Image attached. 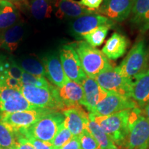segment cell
<instances>
[{
  "instance_id": "30",
  "label": "cell",
  "mask_w": 149,
  "mask_h": 149,
  "mask_svg": "<svg viewBox=\"0 0 149 149\" xmlns=\"http://www.w3.org/2000/svg\"><path fill=\"white\" fill-rule=\"evenodd\" d=\"M73 135L65 126L64 123L59 130L58 133L55 136V138L51 141L54 149H61L65 144L72 138Z\"/></svg>"
},
{
  "instance_id": "11",
  "label": "cell",
  "mask_w": 149,
  "mask_h": 149,
  "mask_svg": "<svg viewBox=\"0 0 149 149\" xmlns=\"http://www.w3.org/2000/svg\"><path fill=\"white\" fill-rule=\"evenodd\" d=\"M115 23L98 13L85 15L74 19L70 26L71 35L77 40L83 39L84 35L102 26H115Z\"/></svg>"
},
{
  "instance_id": "40",
  "label": "cell",
  "mask_w": 149,
  "mask_h": 149,
  "mask_svg": "<svg viewBox=\"0 0 149 149\" xmlns=\"http://www.w3.org/2000/svg\"><path fill=\"white\" fill-rule=\"evenodd\" d=\"M4 1H8V0H4Z\"/></svg>"
},
{
  "instance_id": "21",
  "label": "cell",
  "mask_w": 149,
  "mask_h": 149,
  "mask_svg": "<svg viewBox=\"0 0 149 149\" xmlns=\"http://www.w3.org/2000/svg\"><path fill=\"white\" fill-rule=\"evenodd\" d=\"M24 35V26L21 23L8 28L0 35V48L13 53L17 48Z\"/></svg>"
},
{
  "instance_id": "4",
  "label": "cell",
  "mask_w": 149,
  "mask_h": 149,
  "mask_svg": "<svg viewBox=\"0 0 149 149\" xmlns=\"http://www.w3.org/2000/svg\"><path fill=\"white\" fill-rule=\"evenodd\" d=\"M64 120L65 117L62 113L53 111L28 128L17 131L15 135L32 136L40 140L51 142L58 133Z\"/></svg>"
},
{
  "instance_id": "1",
  "label": "cell",
  "mask_w": 149,
  "mask_h": 149,
  "mask_svg": "<svg viewBox=\"0 0 149 149\" xmlns=\"http://www.w3.org/2000/svg\"><path fill=\"white\" fill-rule=\"evenodd\" d=\"M76 52L87 77L95 79L99 74L113 67L109 59L100 50L93 47L86 41L71 44Z\"/></svg>"
},
{
  "instance_id": "28",
  "label": "cell",
  "mask_w": 149,
  "mask_h": 149,
  "mask_svg": "<svg viewBox=\"0 0 149 149\" xmlns=\"http://www.w3.org/2000/svg\"><path fill=\"white\" fill-rule=\"evenodd\" d=\"M149 12V0H133L131 21L134 26L141 17Z\"/></svg>"
},
{
  "instance_id": "27",
  "label": "cell",
  "mask_w": 149,
  "mask_h": 149,
  "mask_svg": "<svg viewBox=\"0 0 149 149\" xmlns=\"http://www.w3.org/2000/svg\"><path fill=\"white\" fill-rule=\"evenodd\" d=\"M16 135L8 126L0 121V148L4 149L16 146Z\"/></svg>"
},
{
  "instance_id": "16",
  "label": "cell",
  "mask_w": 149,
  "mask_h": 149,
  "mask_svg": "<svg viewBox=\"0 0 149 149\" xmlns=\"http://www.w3.org/2000/svg\"><path fill=\"white\" fill-rule=\"evenodd\" d=\"M84 100L82 106L92 113L100 102L108 95V92L104 91L93 78L86 77L82 82Z\"/></svg>"
},
{
  "instance_id": "29",
  "label": "cell",
  "mask_w": 149,
  "mask_h": 149,
  "mask_svg": "<svg viewBox=\"0 0 149 149\" xmlns=\"http://www.w3.org/2000/svg\"><path fill=\"white\" fill-rule=\"evenodd\" d=\"M22 83L23 85L33 86L42 87V88H49L53 85L48 82L44 77L33 75V74L28 73L24 70L22 72Z\"/></svg>"
},
{
  "instance_id": "26",
  "label": "cell",
  "mask_w": 149,
  "mask_h": 149,
  "mask_svg": "<svg viewBox=\"0 0 149 149\" xmlns=\"http://www.w3.org/2000/svg\"><path fill=\"white\" fill-rule=\"evenodd\" d=\"M24 71L36 76L46 77V72L44 65L37 59L27 58L22 59L18 64Z\"/></svg>"
},
{
  "instance_id": "39",
  "label": "cell",
  "mask_w": 149,
  "mask_h": 149,
  "mask_svg": "<svg viewBox=\"0 0 149 149\" xmlns=\"http://www.w3.org/2000/svg\"><path fill=\"white\" fill-rule=\"evenodd\" d=\"M114 149H124V148H122V147H120V148H117V147H116V148H114Z\"/></svg>"
},
{
  "instance_id": "32",
  "label": "cell",
  "mask_w": 149,
  "mask_h": 149,
  "mask_svg": "<svg viewBox=\"0 0 149 149\" xmlns=\"http://www.w3.org/2000/svg\"><path fill=\"white\" fill-rule=\"evenodd\" d=\"M24 137H26L33 144L35 149H54L53 146L51 144V142L40 140V139L35 138V137H32V136L27 135L24 136Z\"/></svg>"
},
{
  "instance_id": "22",
  "label": "cell",
  "mask_w": 149,
  "mask_h": 149,
  "mask_svg": "<svg viewBox=\"0 0 149 149\" xmlns=\"http://www.w3.org/2000/svg\"><path fill=\"white\" fill-rule=\"evenodd\" d=\"M18 17V11L13 3L0 0V30L5 31L14 26Z\"/></svg>"
},
{
  "instance_id": "9",
  "label": "cell",
  "mask_w": 149,
  "mask_h": 149,
  "mask_svg": "<svg viewBox=\"0 0 149 149\" xmlns=\"http://www.w3.org/2000/svg\"><path fill=\"white\" fill-rule=\"evenodd\" d=\"M59 59L67 77L74 82L82 84L87 76L84 72L79 56L71 44H66L60 48Z\"/></svg>"
},
{
  "instance_id": "10",
  "label": "cell",
  "mask_w": 149,
  "mask_h": 149,
  "mask_svg": "<svg viewBox=\"0 0 149 149\" xmlns=\"http://www.w3.org/2000/svg\"><path fill=\"white\" fill-rule=\"evenodd\" d=\"M24 98L20 91L0 84V115L36 109Z\"/></svg>"
},
{
  "instance_id": "5",
  "label": "cell",
  "mask_w": 149,
  "mask_h": 149,
  "mask_svg": "<svg viewBox=\"0 0 149 149\" xmlns=\"http://www.w3.org/2000/svg\"><path fill=\"white\" fill-rule=\"evenodd\" d=\"M148 61L146 44L141 40L134 44L117 68L122 76L134 81L148 69Z\"/></svg>"
},
{
  "instance_id": "34",
  "label": "cell",
  "mask_w": 149,
  "mask_h": 149,
  "mask_svg": "<svg viewBox=\"0 0 149 149\" xmlns=\"http://www.w3.org/2000/svg\"><path fill=\"white\" fill-rule=\"evenodd\" d=\"M104 0H80L79 2L84 6L91 10H97Z\"/></svg>"
},
{
  "instance_id": "41",
  "label": "cell",
  "mask_w": 149,
  "mask_h": 149,
  "mask_svg": "<svg viewBox=\"0 0 149 149\" xmlns=\"http://www.w3.org/2000/svg\"><path fill=\"white\" fill-rule=\"evenodd\" d=\"M0 149H1V148H0Z\"/></svg>"
},
{
  "instance_id": "31",
  "label": "cell",
  "mask_w": 149,
  "mask_h": 149,
  "mask_svg": "<svg viewBox=\"0 0 149 149\" xmlns=\"http://www.w3.org/2000/svg\"><path fill=\"white\" fill-rule=\"evenodd\" d=\"M81 149H100V145L87 128L78 136Z\"/></svg>"
},
{
  "instance_id": "7",
  "label": "cell",
  "mask_w": 149,
  "mask_h": 149,
  "mask_svg": "<svg viewBox=\"0 0 149 149\" xmlns=\"http://www.w3.org/2000/svg\"><path fill=\"white\" fill-rule=\"evenodd\" d=\"M98 84L108 93L131 98L133 80L124 77L117 67H112L95 78Z\"/></svg>"
},
{
  "instance_id": "38",
  "label": "cell",
  "mask_w": 149,
  "mask_h": 149,
  "mask_svg": "<svg viewBox=\"0 0 149 149\" xmlns=\"http://www.w3.org/2000/svg\"><path fill=\"white\" fill-rule=\"evenodd\" d=\"M4 149H17V147H16V146H14L10 147V148H4Z\"/></svg>"
},
{
  "instance_id": "2",
  "label": "cell",
  "mask_w": 149,
  "mask_h": 149,
  "mask_svg": "<svg viewBox=\"0 0 149 149\" xmlns=\"http://www.w3.org/2000/svg\"><path fill=\"white\" fill-rule=\"evenodd\" d=\"M131 109L125 110L107 116H97L89 113V116L109 135L116 146L121 147L127 136L130 124Z\"/></svg>"
},
{
  "instance_id": "6",
  "label": "cell",
  "mask_w": 149,
  "mask_h": 149,
  "mask_svg": "<svg viewBox=\"0 0 149 149\" xmlns=\"http://www.w3.org/2000/svg\"><path fill=\"white\" fill-rule=\"evenodd\" d=\"M20 92L31 105L36 107L57 111L65 109L59 97L57 88L53 85L49 88L23 85Z\"/></svg>"
},
{
  "instance_id": "36",
  "label": "cell",
  "mask_w": 149,
  "mask_h": 149,
  "mask_svg": "<svg viewBox=\"0 0 149 149\" xmlns=\"http://www.w3.org/2000/svg\"><path fill=\"white\" fill-rule=\"evenodd\" d=\"M142 114L145 117H146L147 120L149 121V102H148V104H147L144 107Z\"/></svg>"
},
{
  "instance_id": "24",
  "label": "cell",
  "mask_w": 149,
  "mask_h": 149,
  "mask_svg": "<svg viewBox=\"0 0 149 149\" xmlns=\"http://www.w3.org/2000/svg\"><path fill=\"white\" fill-rule=\"evenodd\" d=\"M55 3V0H30V10L36 19H44L51 17Z\"/></svg>"
},
{
  "instance_id": "8",
  "label": "cell",
  "mask_w": 149,
  "mask_h": 149,
  "mask_svg": "<svg viewBox=\"0 0 149 149\" xmlns=\"http://www.w3.org/2000/svg\"><path fill=\"white\" fill-rule=\"evenodd\" d=\"M54 110L36 108L34 109L15 112L0 115V121L5 124L13 133L21 129H26L38 122L41 118Z\"/></svg>"
},
{
  "instance_id": "12",
  "label": "cell",
  "mask_w": 149,
  "mask_h": 149,
  "mask_svg": "<svg viewBox=\"0 0 149 149\" xmlns=\"http://www.w3.org/2000/svg\"><path fill=\"white\" fill-rule=\"evenodd\" d=\"M137 107H139L132 98L109 93L108 95L96 106L91 113L97 116H107Z\"/></svg>"
},
{
  "instance_id": "20",
  "label": "cell",
  "mask_w": 149,
  "mask_h": 149,
  "mask_svg": "<svg viewBox=\"0 0 149 149\" xmlns=\"http://www.w3.org/2000/svg\"><path fill=\"white\" fill-rule=\"evenodd\" d=\"M131 98L139 108H144L149 102V68L133 81Z\"/></svg>"
},
{
  "instance_id": "25",
  "label": "cell",
  "mask_w": 149,
  "mask_h": 149,
  "mask_svg": "<svg viewBox=\"0 0 149 149\" xmlns=\"http://www.w3.org/2000/svg\"><path fill=\"white\" fill-rule=\"evenodd\" d=\"M110 29L109 26H102L84 35L83 39L93 47H98L104 42Z\"/></svg>"
},
{
  "instance_id": "23",
  "label": "cell",
  "mask_w": 149,
  "mask_h": 149,
  "mask_svg": "<svg viewBox=\"0 0 149 149\" xmlns=\"http://www.w3.org/2000/svg\"><path fill=\"white\" fill-rule=\"evenodd\" d=\"M86 128L97 141L100 149H114L117 147L113 140L109 137V135L90 116H89Z\"/></svg>"
},
{
  "instance_id": "18",
  "label": "cell",
  "mask_w": 149,
  "mask_h": 149,
  "mask_svg": "<svg viewBox=\"0 0 149 149\" xmlns=\"http://www.w3.org/2000/svg\"><path fill=\"white\" fill-rule=\"evenodd\" d=\"M55 15L59 19H76L85 15L97 13V10L84 6L75 0H56Z\"/></svg>"
},
{
  "instance_id": "33",
  "label": "cell",
  "mask_w": 149,
  "mask_h": 149,
  "mask_svg": "<svg viewBox=\"0 0 149 149\" xmlns=\"http://www.w3.org/2000/svg\"><path fill=\"white\" fill-rule=\"evenodd\" d=\"M17 138V149H35L34 146L28 139L21 135H15Z\"/></svg>"
},
{
  "instance_id": "14",
  "label": "cell",
  "mask_w": 149,
  "mask_h": 149,
  "mask_svg": "<svg viewBox=\"0 0 149 149\" xmlns=\"http://www.w3.org/2000/svg\"><path fill=\"white\" fill-rule=\"evenodd\" d=\"M46 72V77L53 86L61 88L66 84L68 78L65 74L60 59L56 53L48 54L42 59Z\"/></svg>"
},
{
  "instance_id": "17",
  "label": "cell",
  "mask_w": 149,
  "mask_h": 149,
  "mask_svg": "<svg viewBox=\"0 0 149 149\" xmlns=\"http://www.w3.org/2000/svg\"><path fill=\"white\" fill-rule=\"evenodd\" d=\"M57 92L65 109L82 106L84 90L81 84L68 79L62 87L57 88Z\"/></svg>"
},
{
  "instance_id": "37",
  "label": "cell",
  "mask_w": 149,
  "mask_h": 149,
  "mask_svg": "<svg viewBox=\"0 0 149 149\" xmlns=\"http://www.w3.org/2000/svg\"><path fill=\"white\" fill-rule=\"evenodd\" d=\"M8 1H10L11 3H13V2L19 3V2H22V1H24V0H8Z\"/></svg>"
},
{
  "instance_id": "15",
  "label": "cell",
  "mask_w": 149,
  "mask_h": 149,
  "mask_svg": "<svg viewBox=\"0 0 149 149\" xmlns=\"http://www.w3.org/2000/svg\"><path fill=\"white\" fill-rule=\"evenodd\" d=\"M62 113L65 117V126L73 136H79L86 128L89 116L81 106L65 109Z\"/></svg>"
},
{
  "instance_id": "13",
  "label": "cell",
  "mask_w": 149,
  "mask_h": 149,
  "mask_svg": "<svg viewBox=\"0 0 149 149\" xmlns=\"http://www.w3.org/2000/svg\"><path fill=\"white\" fill-rule=\"evenodd\" d=\"M133 3V0H104L97 13L106 17L115 23H119L129 17Z\"/></svg>"
},
{
  "instance_id": "3",
  "label": "cell",
  "mask_w": 149,
  "mask_h": 149,
  "mask_svg": "<svg viewBox=\"0 0 149 149\" xmlns=\"http://www.w3.org/2000/svg\"><path fill=\"white\" fill-rule=\"evenodd\" d=\"M121 147L124 149H148L149 147V121L139 107L131 109L129 129Z\"/></svg>"
},
{
  "instance_id": "19",
  "label": "cell",
  "mask_w": 149,
  "mask_h": 149,
  "mask_svg": "<svg viewBox=\"0 0 149 149\" xmlns=\"http://www.w3.org/2000/svg\"><path fill=\"white\" fill-rule=\"evenodd\" d=\"M128 44V40L124 35L115 32L106 42L102 52L109 59L116 60L126 53Z\"/></svg>"
},
{
  "instance_id": "35",
  "label": "cell",
  "mask_w": 149,
  "mask_h": 149,
  "mask_svg": "<svg viewBox=\"0 0 149 149\" xmlns=\"http://www.w3.org/2000/svg\"><path fill=\"white\" fill-rule=\"evenodd\" d=\"M61 149H81L79 139L78 136H73Z\"/></svg>"
}]
</instances>
